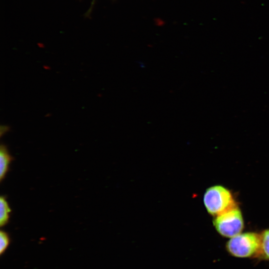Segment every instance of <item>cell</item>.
<instances>
[{"instance_id": "1", "label": "cell", "mask_w": 269, "mask_h": 269, "mask_svg": "<svg viewBox=\"0 0 269 269\" xmlns=\"http://www.w3.org/2000/svg\"><path fill=\"white\" fill-rule=\"evenodd\" d=\"M261 236L255 232H245L230 238L225 245L228 254L240 259H255L260 251Z\"/></svg>"}, {"instance_id": "2", "label": "cell", "mask_w": 269, "mask_h": 269, "mask_svg": "<svg viewBox=\"0 0 269 269\" xmlns=\"http://www.w3.org/2000/svg\"><path fill=\"white\" fill-rule=\"evenodd\" d=\"M203 202L207 212L216 216L236 206L230 191L221 185H215L205 191Z\"/></svg>"}, {"instance_id": "3", "label": "cell", "mask_w": 269, "mask_h": 269, "mask_svg": "<svg viewBox=\"0 0 269 269\" xmlns=\"http://www.w3.org/2000/svg\"><path fill=\"white\" fill-rule=\"evenodd\" d=\"M213 225L217 232L224 237L231 238L240 234L244 228L241 210L236 206L215 216Z\"/></svg>"}, {"instance_id": "4", "label": "cell", "mask_w": 269, "mask_h": 269, "mask_svg": "<svg viewBox=\"0 0 269 269\" xmlns=\"http://www.w3.org/2000/svg\"><path fill=\"white\" fill-rule=\"evenodd\" d=\"M12 157L9 153L6 146L1 144L0 147V180L5 177L9 168V165Z\"/></svg>"}, {"instance_id": "5", "label": "cell", "mask_w": 269, "mask_h": 269, "mask_svg": "<svg viewBox=\"0 0 269 269\" xmlns=\"http://www.w3.org/2000/svg\"><path fill=\"white\" fill-rule=\"evenodd\" d=\"M260 236V249L255 259L259 261L269 262V229L264 230Z\"/></svg>"}, {"instance_id": "6", "label": "cell", "mask_w": 269, "mask_h": 269, "mask_svg": "<svg viewBox=\"0 0 269 269\" xmlns=\"http://www.w3.org/2000/svg\"><path fill=\"white\" fill-rule=\"evenodd\" d=\"M11 209L5 197L0 198V226L1 227L6 225L9 221Z\"/></svg>"}, {"instance_id": "7", "label": "cell", "mask_w": 269, "mask_h": 269, "mask_svg": "<svg viewBox=\"0 0 269 269\" xmlns=\"http://www.w3.org/2000/svg\"><path fill=\"white\" fill-rule=\"evenodd\" d=\"M7 233L4 231L0 232V253L2 255L9 245L10 240Z\"/></svg>"}]
</instances>
